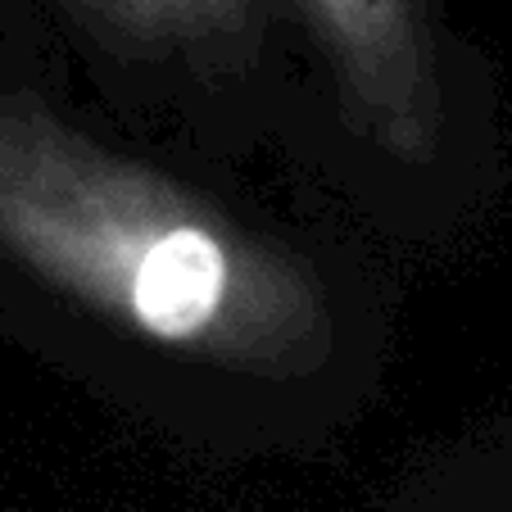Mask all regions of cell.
Instances as JSON below:
<instances>
[{
  "mask_svg": "<svg viewBox=\"0 0 512 512\" xmlns=\"http://www.w3.org/2000/svg\"><path fill=\"white\" fill-rule=\"evenodd\" d=\"M0 254L114 331L245 377L331 354L318 272L55 109L0 87Z\"/></svg>",
  "mask_w": 512,
  "mask_h": 512,
  "instance_id": "cell-1",
  "label": "cell"
},
{
  "mask_svg": "<svg viewBox=\"0 0 512 512\" xmlns=\"http://www.w3.org/2000/svg\"><path fill=\"white\" fill-rule=\"evenodd\" d=\"M336 82L345 123L399 164L445 136V64L431 0H290Z\"/></svg>",
  "mask_w": 512,
  "mask_h": 512,
  "instance_id": "cell-2",
  "label": "cell"
},
{
  "mask_svg": "<svg viewBox=\"0 0 512 512\" xmlns=\"http://www.w3.org/2000/svg\"><path fill=\"white\" fill-rule=\"evenodd\" d=\"M100 37L136 55L227 59L250 46L259 0H68Z\"/></svg>",
  "mask_w": 512,
  "mask_h": 512,
  "instance_id": "cell-3",
  "label": "cell"
}]
</instances>
